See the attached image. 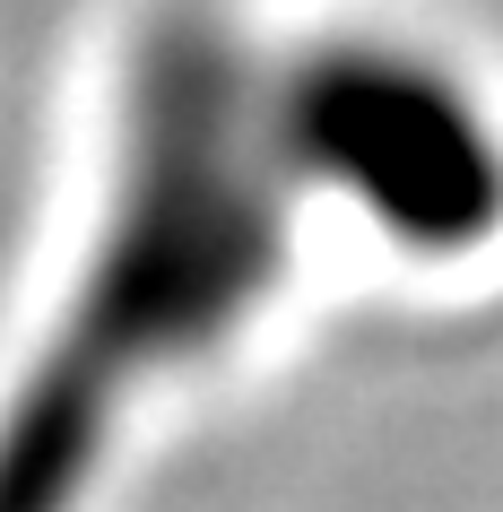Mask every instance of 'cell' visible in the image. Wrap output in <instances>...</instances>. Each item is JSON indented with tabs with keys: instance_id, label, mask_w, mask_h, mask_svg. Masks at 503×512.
<instances>
[{
	"instance_id": "6da1fadb",
	"label": "cell",
	"mask_w": 503,
	"mask_h": 512,
	"mask_svg": "<svg viewBox=\"0 0 503 512\" xmlns=\"http://www.w3.org/2000/svg\"><path fill=\"white\" fill-rule=\"evenodd\" d=\"M304 191H356L382 235L443 261L503 226V139L417 53L330 35L261 61L226 9H157L96 261L0 408V512H79L131 391L278 287Z\"/></svg>"
}]
</instances>
